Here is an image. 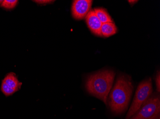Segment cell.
I'll use <instances>...</instances> for the list:
<instances>
[{
	"label": "cell",
	"mask_w": 160,
	"mask_h": 119,
	"mask_svg": "<svg viewBox=\"0 0 160 119\" xmlns=\"http://www.w3.org/2000/svg\"><path fill=\"white\" fill-rule=\"evenodd\" d=\"M133 90V87L129 76L120 75L118 77L108 100L113 112L120 114L127 109Z\"/></svg>",
	"instance_id": "obj_1"
},
{
	"label": "cell",
	"mask_w": 160,
	"mask_h": 119,
	"mask_svg": "<svg viewBox=\"0 0 160 119\" xmlns=\"http://www.w3.org/2000/svg\"><path fill=\"white\" fill-rule=\"evenodd\" d=\"M115 74L114 71L108 70L91 74L86 80L87 91L107 105L108 95L112 88Z\"/></svg>",
	"instance_id": "obj_2"
},
{
	"label": "cell",
	"mask_w": 160,
	"mask_h": 119,
	"mask_svg": "<svg viewBox=\"0 0 160 119\" xmlns=\"http://www.w3.org/2000/svg\"><path fill=\"white\" fill-rule=\"evenodd\" d=\"M152 92V87L151 78L145 80L139 84L126 119H129L140 109L143 104L149 99Z\"/></svg>",
	"instance_id": "obj_3"
},
{
	"label": "cell",
	"mask_w": 160,
	"mask_h": 119,
	"mask_svg": "<svg viewBox=\"0 0 160 119\" xmlns=\"http://www.w3.org/2000/svg\"><path fill=\"white\" fill-rule=\"evenodd\" d=\"M160 112V96L154 95L143 104L138 111L129 119H149Z\"/></svg>",
	"instance_id": "obj_4"
},
{
	"label": "cell",
	"mask_w": 160,
	"mask_h": 119,
	"mask_svg": "<svg viewBox=\"0 0 160 119\" xmlns=\"http://www.w3.org/2000/svg\"><path fill=\"white\" fill-rule=\"evenodd\" d=\"M92 1L91 0H75L72 5V14L76 20H82L88 13Z\"/></svg>",
	"instance_id": "obj_5"
},
{
	"label": "cell",
	"mask_w": 160,
	"mask_h": 119,
	"mask_svg": "<svg viewBox=\"0 0 160 119\" xmlns=\"http://www.w3.org/2000/svg\"><path fill=\"white\" fill-rule=\"evenodd\" d=\"M85 20L87 26L93 34L99 36H102L101 32L102 23L96 16L94 10H92L89 11L85 17Z\"/></svg>",
	"instance_id": "obj_6"
},
{
	"label": "cell",
	"mask_w": 160,
	"mask_h": 119,
	"mask_svg": "<svg viewBox=\"0 0 160 119\" xmlns=\"http://www.w3.org/2000/svg\"><path fill=\"white\" fill-rule=\"evenodd\" d=\"M2 81L17 91L20 90L22 84L17 78L16 74L13 72L7 74Z\"/></svg>",
	"instance_id": "obj_7"
},
{
	"label": "cell",
	"mask_w": 160,
	"mask_h": 119,
	"mask_svg": "<svg viewBox=\"0 0 160 119\" xmlns=\"http://www.w3.org/2000/svg\"><path fill=\"white\" fill-rule=\"evenodd\" d=\"M101 32L102 35L108 37L117 33V28L113 22L104 23L102 25Z\"/></svg>",
	"instance_id": "obj_8"
},
{
	"label": "cell",
	"mask_w": 160,
	"mask_h": 119,
	"mask_svg": "<svg viewBox=\"0 0 160 119\" xmlns=\"http://www.w3.org/2000/svg\"><path fill=\"white\" fill-rule=\"evenodd\" d=\"M94 11L96 16L102 24L113 22L110 16L109 15L107 11L104 9H95Z\"/></svg>",
	"instance_id": "obj_9"
},
{
	"label": "cell",
	"mask_w": 160,
	"mask_h": 119,
	"mask_svg": "<svg viewBox=\"0 0 160 119\" xmlns=\"http://www.w3.org/2000/svg\"><path fill=\"white\" fill-rule=\"evenodd\" d=\"M1 90L3 94L6 96L11 95L13 94L14 93L17 92L16 90H14L9 86L4 81H2L1 86Z\"/></svg>",
	"instance_id": "obj_10"
},
{
	"label": "cell",
	"mask_w": 160,
	"mask_h": 119,
	"mask_svg": "<svg viewBox=\"0 0 160 119\" xmlns=\"http://www.w3.org/2000/svg\"><path fill=\"white\" fill-rule=\"evenodd\" d=\"M18 2L17 0H4L0 5L6 9H12L16 7Z\"/></svg>",
	"instance_id": "obj_11"
},
{
	"label": "cell",
	"mask_w": 160,
	"mask_h": 119,
	"mask_svg": "<svg viewBox=\"0 0 160 119\" xmlns=\"http://www.w3.org/2000/svg\"><path fill=\"white\" fill-rule=\"evenodd\" d=\"M155 83H156V89L157 91L160 92V71H158L156 75L155 79Z\"/></svg>",
	"instance_id": "obj_12"
},
{
	"label": "cell",
	"mask_w": 160,
	"mask_h": 119,
	"mask_svg": "<svg viewBox=\"0 0 160 119\" xmlns=\"http://www.w3.org/2000/svg\"><path fill=\"white\" fill-rule=\"evenodd\" d=\"M35 2L39 4H47V3H52L54 2V1H49V0H42V1H35Z\"/></svg>",
	"instance_id": "obj_13"
},
{
	"label": "cell",
	"mask_w": 160,
	"mask_h": 119,
	"mask_svg": "<svg viewBox=\"0 0 160 119\" xmlns=\"http://www.w3.org/2000/svg\"><path fill=\"white\" fill-rule=\"evenodd\" d=\"M149 119H160V112H158L154 114Z\"/></svg>",
	"instance_id": "obj_14"
},
{
	"label": "cell",
	"mask_w": 160,
	"mask_h": 119,
	"mask_svg": "<svg viewBox=\"0 0 160 119\" xmlns=\"http://www.w3.org/2000/svg\"><path fill=\"white\" fill-rule=\"evenodd\" d=\"M129 3H130V4H132V5H133L135 3H136L138 1H134V0H129V1H128Z\"/></svg>",
	"instance_id": "obj_15"
}]
</instances>
